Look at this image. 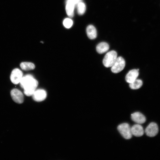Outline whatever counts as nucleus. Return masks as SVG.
<instances>
[{
	"mask_svg": "<svg viewBox=\"0 0 160 160\" xmlns=\"http://www.w3.org/2000/svg\"><path fill=\"white\" fill-rule=\"evenodd\" d=\"M22 88L24 89V94L26 96H32L38 85V81L31 75L23 76L20 82Z\"/></svg>",
	"mask_w": 160,
	"mask_h": 160,
	"instance_id": "f257e3e1",
	"label": "nucleus"
},
{
	"mask_svg": "<svg viewBox=\"0 0 160 160\" xmlns=\"http://www.w3.org/2000/svg\"><path fill=\"white\" fill-rule=\"evenodd\" d=\"M117 52L114 50L111 51L105 55L103 61L104 66L107 68L111 67L117 58Z\"/></svg>",
	"mask_w": 160,
	"mask_h": 160,
	"instance_id": "f03ea898",
	"label": "nucleus"
},
{
	"mask_svg": "<svg viewBox=\"0 0 160 160\" xmlns=\"http://www.w3.org/2000/svg\"><path fill=\"white\" fill-rule=\"evenodd\" d=\"M117 129L125 139H129L132 137L131 127L128 123H125L119 124L117 127Z\"/></svg>",
	"mask_w": 160,
	"mask_h": 160,
	"instance_id": "7ed1b4c3",
	"label": "nucleus"
},
{
	"mask_svg": "<svg viewBox=\"0 0 160 160\" xmlns=\"http://www.w3.org/2000/svg\"><path fill=\"white\" fill-rule=\"evenodd\" d=\"M125 65V62L124 59L121 57H117V59L111 67V71L114 73H117L122 71Z\"/></svg>",
	"mask_w": 160,
	"mask_h": 160,
	"instance_id": "20e7f679",
	"label": "nucleus"
},
{
	"mask_svg": "<svg viewBox=\"0 0 160 160\" xmlns=\"http://www.w3.org/2000/svg\"><path fill=\"white\" fill-rule=\"evenodd\" d=\"M22 72L18 68H15L12 71L10 76L11 82L14 84L19 83L23 77Z\"/></svg>",
	"mask_w": 160,
	"mask_h": 160,
	"instance_id": "39448f33",
	"label": "nucleus"
},
{
	"mask_svg": "<svg viewBox=\"0 0 160 160\" xmlns=\"http://www.w3.org/2000/svg\"><path fill=\"white\" fill-rule=\"evenodd\" d=\"M158 131L159 128L157 124L153 122L151 123L146 127L145 130L146 135L151 137L156 135Z\"/></svg>",
	"mask_w": 160,
	"mask_h": 160,
	"instance_id": "423d86ee",
	"label": "nucleus"
},
{
	"mask_svg": "<svg viewBox=\"0 0 160 160\" xmlns=\"http://www.w3.org/2000/svg\"><path fill=\"white\" fill-rule=\"evenodd\" d=\"M10 95L12 99L15 103L21 104L24 101V96L23 93L19 89H14L11 91Z\"/></svg>",
	"mask_w": 160,
	"mask_h": 160,
	"instance_id": "0eeeda50",
	"label": "nucleus"
},
{
	"mask_svg": "<svg viewBox=\"0 0 160 160\" xmlns=\"http://www.w3.org/2000/svg\"><path fill=\"white\" fill-rule=\"evenodd\" d=\"M47 96L46 91L41 89H36L32 95L33 99L37 102H41L44 100Z\"/></svg>",
	"mask_w": 160,
	"mask_h": 160,
	"instance_id": "6e6552de",
	"label": "nucleus"
},
{
	"mask_svg": "<svg viewBox=\"0 0 160 160\" xmlns=\"http://www.w3.org/2000/svg\"><path fill=\"white\" fill-rule=\"evenodd\" d=\"M131 118L133 121L139 124L144 123L146 120L145 116L139 112H135L132 114Z\"/></svg>",
	"mask_w": 160,
	"mask_h": 160,
	"instance_id": "1a4fd4ad",
	"label": "nucleus"
},
{
	"mask_svg": "<svg viewBox=\"0 0 160 160\" xmlns=\"http://www.w3.org/2000/svg\"><path fill=\"white\" fill-rule=\"evenodd\" d=\"M139 69H134L130 70L127 74L125 79L128 83H131L137 79L139 74Z\"/></svg>",
	"mask_w": 160,
	"mask_h": 160,
	"instance_id": "9d476101",
	"label": "nucleus"
},
{
	"mask_svg": "<svg viewBox=\"0 0 160 160\" xmlns=\"http://www.w3.org/2000/svg\"><path fill=\"white\" fill-rule=\"evenodd\" d=\"M131 128L132 135L136 137L141 136L144 133L143 127L140 124H134L131 127Z\"/></svg>",
	"mask_w": 160,
	"mask_h": 160,
	"instance_id": "9b49d317",
	"label": "nucleus"
},
{
	"mask_svg": "<svg viewBox=\"0 0 160 160\" xmlns=\"http://www.w3.org/2000/svg\"><path fill=\"white\" fill-rule=\"evenodd\" d=\"M75 4L71 0H67L66 2L65 9L67 15L70 17H72L74 15V10Z\"/></svg>",
	"mask_w": 160,
	"mask_h": 160,
	"instance_id": "f8f14e48",
	"label": "nucleus"
},
{
	"mask_svg": "<svg viewBox=\"0 0 160 160\" xmlns=\"http://www.w3.org/2000/svg\"><path fill=\"white\" fill-rule=\"evenodd\" d=\"M86 33L88 38L91 39H95L97 36V31L95 28L92 25H88L86 28Z\"/></svg>",
	"mask_w": 160,
	"mask_h": 160,
	"instance_id": "ddd939ff",
	"label": "nucleus"
},
{
	"mask_svg": "<svg viewBox=\"0 0 160 160\" xmlns=\"http://www.w3.org/2000/svg\"><path fill=\"white\" fill-rule=\"evenodd\" d=\"M108 44L105 42H101L97 46L96 49L97 52L100 54H102L106 52L109 49Z\"/></svg>",
	"mask_w": 160,
	"mask_h": 160,
	"instance_id": "4468645a",
	"label": "nucleus"
},
{
	"mask_svg": "<svg viewBox=\"0 0 160 160\" xmlns=\"http://www.w3.org/2000/svg\"><path fill=\"white\" fill-rule=\"evenodd\" d=\"M20 66L22 70L25 71L33 70L35 68L33 63L29 62H22L20 64Z\"/></svg>",
	"mask_w": 160,
	"mask_h": 160,
	"instance_id": "2eb2a0df",
	"label": "nucleus"
},
{
	"mask_svg": "<svg viewBox=\"0 0 160 160\" xmlns=\"http://www.w3.org/2000/svg\"><path fill=\"white\" fill-rule=\"evenodd\" d=\"M143 85L142 81L139 79H136L133 82L130 83L129 86L132 89H137L141 87Z\"/></svg>",
	"mask_w": 160,
	"mask_h": 160,
	"instance_id": "dca6fc26",
	"label": "nucleus"
},
{
	"mask_svg": "<svg viewBox=\"0 0 160 160\" xmlns=\"http://www.w3.org/2000/svg\"><path fill=\"white\" fill-rule=\"evenodd\" d=\"M77 5L78 13L79 15H83L85 13L86 9V6L85 4L81 1Z\"/></svg>",
	"mask_w": 160,
	"mask_h": 160,
	"instance_id": "f3484780",
	"label": "nucleus"
},
{
	"mask_svg": "<svg viewBox=\"0 0 160 160\" xmlns=\"http://www.w3.org/2000/svg\"><path fill=\"white\" fill-rule=\"evenodd\" d=\"M63 23L65 28H69L72 25L73 21L70 18H66L63 20Z\"/></svg>",
	"mask_w": 160,
	"mask_h": 160,
	"instance_id": "a211bd4d",
	"label": "nucleus"
},
{
	"mask_svg": "<svg viewBox=\"0 0 160 160\" xmlns=\"http://www.w3.org/2000/svg\"><path fill=\"white\" fill-rule=\"evenodd\" d=\"M75 5L79 3L82 0H71Z\"/></svg>",
	"mask_w": 160,
	"mask_h": 160,
	"instance_id": "6ab92c4d",
	"label": "nucleus"
}]
</instances>
